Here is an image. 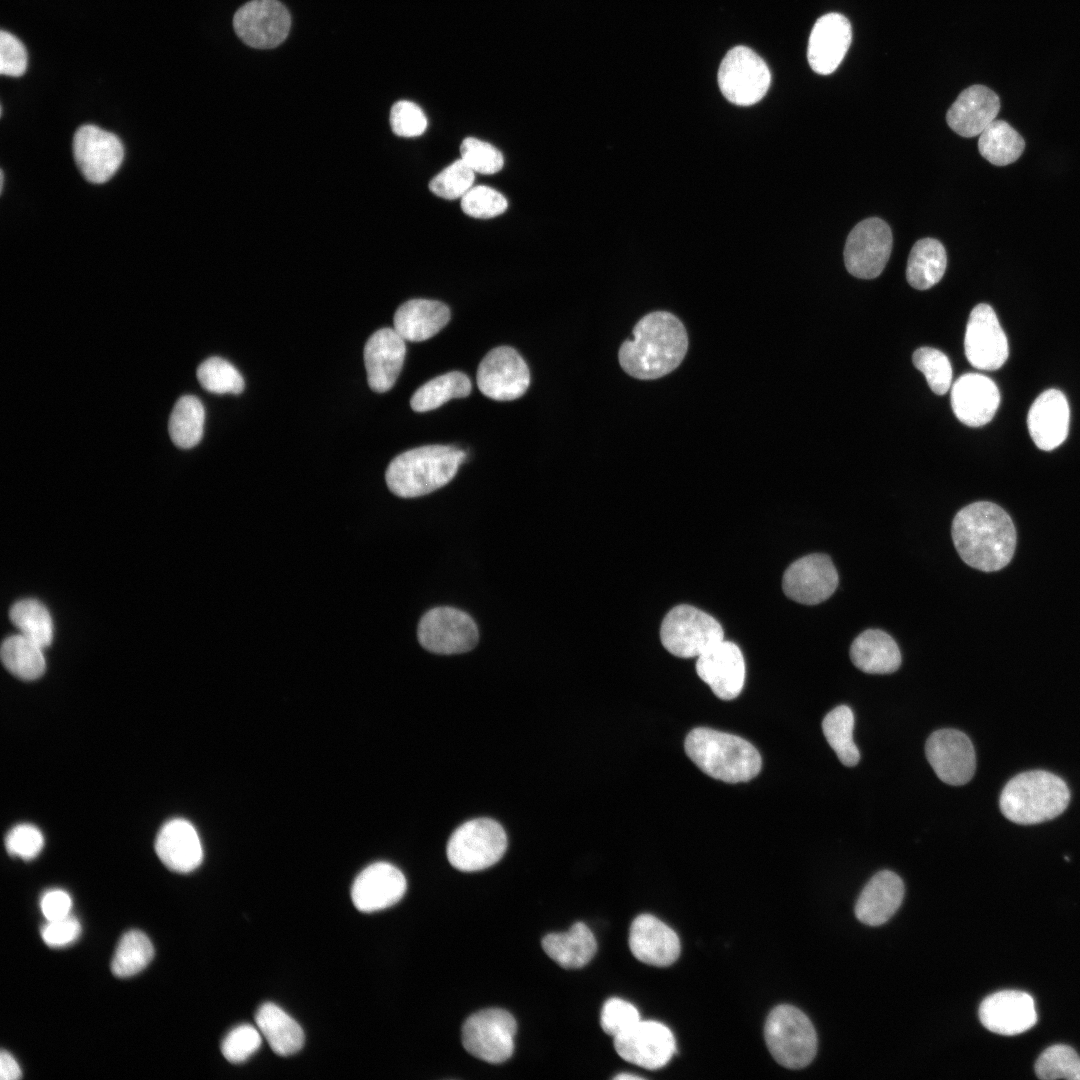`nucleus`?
I'll list each match as a JSON object with an SVG mask.
<instances>
[{"label": "nucleus", "instance_id": "nucleus-13", "mask_svg": "<svg viewBox=\"0 0 1080 1080\" xmlns=\"http://www.w3.org/2000/svg\"><path fill=\"white\" fill-rule=\"evenodd\" d=\"M476 380L485 396L497 401H510L526 392L530 373L526 362L514 348L499 346L482 359Z\"/></svg>", "mask_w": 1080, "mask_h": 1080}, {"label": "nucleus", "instance_id": "nucleus-53", "mask_svg": "<svg viewBox=\"0 0 1080 1080\" xmlns=\"http://www.w3.org/2000/svg\"><path fill=\"white\" fill-rule=\"evenodd\" d=\"M27 67V52L22 42L9 32L0 34V73L19 77Z\"/></svg>", "mask_w": 1080, "mask_h": 1080}, {"label": "nucleus", "instance_id": "nucleus-15", "mask_svg": "<svg viewBox=\"0 0 1080 1080\" xmlns=\"http://www.w3.org/2000/svg\"><path fill=\"white\" fill-rule=\"evenodd\" d=\"M839 584V575L832 559L823 553L803 556L788 566L783 574L782 589L791 600L816 605L830 598Z\"/></svg>", "mask_w": 1080, "mask_h": 1080}, {"label": "nucleus", "instance_id": "nucleus-46", "mask_svg": "<svg viewBox=\"0 0 1080 1080\" xmlns=\"http://www.w3.org/2000/svg\"><path fill=\"white\" fill-rule=\"evenodd\" d=\"M475 172L458 159L444 168L429 183V189L437 196L453 200L462 198L473 186Z\"/></svg>", "mask_w": 1080, "mask_h": 1080}, {"label": "nucleus", "instance_id": "nucleus-2", "mask_svg": "<svg viewBox=\"0 0 1080 1080\" xmlns=\"http://www.w3.org/2000/svg\"><path fill=\"white\" fill-rule=\"evenodd\" d=\"M687 332L673 314L656 311L641 318L633 329V339L622 344L618 358L632 377L652 380L669 374L684 359Z\"/></svg>", "mask_w": 1080, "mask_h": 1080}, {"label": "nucleus", "instance_id": "nucleus-16", "mask_svg": "<svg viewBox=\"0 0 1080 1080\" xmlns=\"http://www.w3.org/2000/svg\"><path fill=\"white\" fill-rule=\"evenodd\" d=\"M964 349L969 363L979 370H996L1006 362L1009 355L1007 337L990 305L980 303L972 309Z\"/></svg>", "mask_w": 1080, "mask_h": 1080}, {"label": "nucleus", "instance_id": "nucleus-19", "mask_svg": "<svg viewBox=\"0 0 1080 1080\" xmlns=\"http://www.w3.org/2000/svg\"><path fill=\"white\" fill-rule=\"evenodd\" d=\"M618 1055L627 1062L654 1070L665 1066L676 1050L671 1030L658 1021H639L614 1037Z\"/></svg>", "mask_w": 1080, "mask_h": 1080}, {"label": "nucleus", "instance_id": "nucleus-51", "mask_svg": "<svg viewBox=\"0 0 1080 1080\" xmlns=\"http://www.w3.org/2000/svg\"><path fill=\"white\" fill-rule=\"evenodd\" d=\"M390 124L396 135L402 137H415L425 132L427 118L417 104L407 100H401L396 102L391 108Z\"/></svg>", "mask_w": 1080, "mask_h": 1080}, {"label": "nucleus", "instance_id": "nucleus-25", "mask_svg": "<svg viewBox=\"0 0 1080 1080\" xmlns=\"http://www.w3.org/2000/svg\"><path fill=\"white\" fill-rule=\"evenodd\" d=\"M405 340L394 328L373 333L364 347V363L369 387L379 393L390 390L404 363Z\"/></svg>", "mask_w": 1080, "mask_h": 1080}, {"label": "nucleus", "instance_id": "nucleus-10", "mask_svg": "<svg viewBox=\"0 0 1080 1080\" xmlns=\"http://www.w3.org/2000/svg\"><path fill=\"white\" fill-rule=\"evenodd\" d=\"M517 1024L506 1010L489 1008L469 1016L462 1027V1044L472 1056L497 1064L514 1051Z\"/></svg>", "mask_w": 1080, "mask_h": 1080}, {"label": "nucleus", "instance_id": "nucleus-55", "mask_svg": "<svg viewBox=\"0 0 1080 1080\" xmlns=\"http://www.w3.org/2000/svg\"><path fill=\"white\" fill-rule=\"evenodd\" d=\"M40 907L47 921L57 920L70 915L72 900L66 891L52 889L43 894Z\"/></svg>", "mask_w": 1080, "mask_h": 1080}, {"label": "nucleus", "instance_id": "nucleus-22", "mask_svg": "<svg viewBox=\"0 0 1080 1080\" xmlns=\"http://www.w3.org/2000/svg\"><path fill=\"white\" fill-rule=\"evenodd\" d=\"M978 1014L986 1029L1007 1036L1023 1033L1037 1021L1032 996L1018 990H1003L989 995L980 1004Z\"/></svg>", "mask_w": 1080, "mask_h": 1080}, {"label": "nucleus", "instance_id": "nucleus-20", "mask_svg": "<svg viewBox=\"0 0 1080 1080\" xmlns=\"http://www.w3.org/2000/svg\"><path fill=\"white\" fill-rule=\"evenodd\" d=\"M696 672L718 698L731 700L744 686V657L736 644L722 640L697 657Z\"/></svg>", "mask_w": 1080, "mask_h": 1080}, {"label": "nucleus", "instance_id": "nucleus-39", "mask_svg": "<svg viewBox=\"0 0 1080 1080\" xmlns=\"http://www.w3.org/2000/svg\"><path fill=\"white\" fill-rule=\"evenodd\" d=\"M205 410L193 395H185L175 403L168 429L173 443L184 449L196 446L202 438Z\"/></svg>", "mask_w": 1080, "mask_h": 1080}, {"label": "nucleus", "instance_id": "nucleus-5", "mask_svg": "<svg viewBox=\"0 0 1080 1080\" xmlns=\"http://www.w3.org/2000/svg\"><path fill=\"white\" fill-rule=\"evenodd\" d=\"M1070 801L1067 784L1044 770L1014 776L1003 788L999 805L1002 814L1021 825L1042 823L1059 816Z\"/></svg>", "mask_w": 1080, "mask_h": 1080}, {"label": "nucleus", "instance_id": "nucleus-30", "mask_svg": "<svg viewBox=\"0 0 1080 1080\" xmlns=\"http://www.w3.org/2000/svg\"><path fill=\"white\" fill-rule=\"evenodd\" d=\"M904 892L903 881L897 874L889 870L876 873L858 897L857 919L868 926L884 924L900 907Z\"/></svg>", "mask_w": 1080, "mask_h": 1080}, {"label": "nucleus", "instance_id": "nucleus-14", "mask_svg": "<svg viewBox=\"0 0 1080 1080\" xmlns=\"http://www.w3.org/2000/svg\"><path fill=\"white\" fill-rule=\"evenodd\" d=\"M238 37L248 46L270 49L288 36L291 17L278 0H251L241 6L233 18Z\"/></svg>", "mask_w": 1080, "mask_h": 1080}, {"label": "nucleus", "instance_id": "nucleus-28", "mask_svg": "<svg viewBox=\"0 0 1080 1080\" xmlns=\"http://www.w3.org/2000/svg\"><path fill=\"white\" fill-rule=\"evenodd\" d=\"M1000 110L998 95L984 85L964 89L946 114L949 127L963 137L979 136L996 119Z\"/></svg>", "mask_w": 1080, "mask_h": 1080}, {"label": "nucleus", "instance_id": "nucleus-43", "mask_svg": "<svg viewBox=\"0 0 1080 1080\" xmlns=\"http://www.w3.org/2000/svg\"><path fill=\"white\" fill-rule=\"evenodd\" d=\"M197 379L201 386L216 394H240L245 382L240 372L227 360L210 357L197 369Z\"/></svg>", "mask_w": 1080, "mask_h": 1080}, {"label": "nucleus", "instance_id": "nucleus-9", "mask_svg": "<svg viewBox=\"0 0 1080 1080\" xmlns=\"http://www.w3.org/2000/svg\"><path fill=\"white\" fill-rule=\"evenodd\" d=\"M723 96L739 106L759 102L771 84V73L765 61L752 49L736 46L724 56L717 74Z\"/></svg>", "mask_w": 1080, "mask_h": 1080}, {"label": "nucleus", "instance_id": "nucleus-56", "mask_svg": "<svg viewBox=\"0 0 1080 1080\" xmlns=\"http://www.w3.org/2000/svg\"><path fill=\"white\" fill-rule=\"evenodd\" d=\"M22 1076L21 1069L14 1057L5 1050L0 1054V1077L2 1080H16Z\"/></svg>", "mask_w": 1080, "mask_h": 1080}, {"label": "nucleus", "instance_id": "nucleus-4", "mask_svg": "<svg viewBox=\"0 0 1080 1080\" xmlns=\"http://www.w3.org/2000/svg\"><path fill=\"white\" fill-rule=\"evenodd\" d=\"M466 453L456 447L428 445L396 456L386 470L388 488L402 498L429 494L449 483Z\"/></svg>", "mask_w": 1080, "mask_h": 1080}, {"label": "nucleus", "instance_id": "nucleus-33", "mask_svg": "<svg viewBox=\"0 0 1080 1080\" xmlns=\"http://www.w3.org/2000/svg\"><path fill=\"white\" fill-rule=\"evenodd\" d=\"M542 948L561 967L578 969L592 960L597 942L587 925L577 922L566 932L547 934L542 939Z\"/></svg>", "mask_w": 1080, "mask_h": 1080}, {"label": "nucleus", "instance_id": "nucleus-8", "mask_svg": "<svg viewBox=\"0 0 1080 1080\" xmlns=\"http://www.w3.org/2000/svg\"><path fill=\"white\" fill-rule=\"evenodd\" d=\"M664 648L681 658L699 657L724 640L720 623L704 611L686 604L672 608L660 628Z\"/></svg>", "mask_w": 1080, "mask_h": 1080}, {"label": "nucleus", "instance_id": "nucleus-58", "mask_svg": "<svg viewBox=\"0 0 1080 1080\" xmlns=\"http://www.w3.org/2000/svg\"><path fill=\"white\" fill-rule=\"evenodd\" d=\"M3 185H4V173H3V170H1V191L3 190Z\"/></svg>", "mask_w": 1080, "mask_h": 1080}, {"label": "nucleus", "instance_id": "nucleus-44", "mask_svg": "<svg viewBox=\"0 0 1080 1080\" xmlns=\"http://www.w3.org/2000/svg\"><path fill=\"white\" fill-rule=\"evenodd\" d=\"M1035 1073L1040 1079L1080 1080V1057L1070 1046H1050L1038 1057Z\"/></svg>", "mask_w": 1080, "mask_h": 1080}, {"label": "nucleus", "instance_id": "nucleus-7", "mask_svg": "<svg viewBox=\"0 0 1080 1080\" xmlns=\"http://www.w3.org/2000/svg\"><path fill=\"white\" fill-rule=\"evenodd\" d=\"M507 848L503 827L493 819L477 818L463 823L450 836L447 858L463 872L486 869L497 863Z\"/></svg>", "mask_w": 1080, "mask_h": 1080}, {"label": "nucleus", "instance_id": "nucleus-31", "mask_svg": "<svg viewBox=\"0 0 1080 1080\" xmlns=\"http://www.w3.org/2000/svg\"><path fill=\"white\" fill-rule=\"evenodd\" d=\"M450 320V310L442 302L412 299L394 314V329L404 339L421 342L436 335Z\"/></svg>", "mask_w": 1080, "mask_h": 1080}, {"label": "nucleus", "instance_id": "nucleus-29", "mask_svg": "<svg viewBox=\"0 0 1080 1080\" xmlns=\"http://www.w3.org/2000/svg\"><path fill=\"white\" fill-rule=\"evenodd\" d=\"M155 850L167 868L179 873L193 871L203 859L202 844L196 829L180 818L163 825L155 841Z\"/></svg>", "mask_w": 1080, "mask_h": 1080}, {"label": "nucleus", "instance_id": "nucleus-40", "mask_svg": "<svg viewBox=\"0 0 1080 1080\" xmlns=\"http://www.w3.org/2000/svg\"><path fill=\"white\" fill-rule=\"evenodd\" d=\"M853 728L854 715L846 705L837 706L822 721L827 742L840 762L848 767L855 766L860 760L859 750L853 741Z\"/></svg>", "mask_w": 1080, "mask_h": 1080}, {"label": "nucleus", "instance_id": "nucleus-57", "mask_svg": "<svg viewBox=\"0 0 1080 1080\" xmlns=\"http://www.w3.org/2000/svg\"><path fill=\"white\" fill-rule=\"evenodd\" d=\"M615 1079H621V1080H625V1079H641V1077L637 1076V1075H633V1074H619V1075L615 1076Z\"/></svg>", "mask_w": 1080, "mask_h": 1080}, {"label": "nucleus", "instance_id": "nucleus-42", "mask_svg": "<svg viewBox=\"0 0 1080 1080\" xmlns=\"http://www.w3.org/2000/svg\"><path fill=\"white\" fill-rule=\"evenodd\" d=\"M10 619L20 634L39 644L49 646L53 639V623L47 608L39 601L25 599L10 610Z\"/></svg>", "mask_w": 1080, "mask_h": 1080}, {"label": "nucleus", "instance_id": "nucleus-52", "mask_svg": "<svg viewBox=\"0 0 1080 1080\" xmlns=\"http://www.w3.org/2000/svg\"><path fill=\"white\" fill-rule=\"evenodd\" d=\"M44 838L41 831L30 824L13 827L5 838V847L9 854L24 860L35 858L42 850Z\"/></svg>", "mask_w": 1080, "mask_h": 1080}, {"label": "nucleus", "instance_id": "nucleus-54", "mask_svg": "<svg viewBox=\"0 0 1080 1080\" xmlns=\"http://www.w3.org/2000/svg\"><path fill=\"white\" fill-rule=\"evenodd\" d=\"M81 933L79 921L71 914L57 920L47 921L41 929L44 943L53 948L73 943Z\"/></svg>", "mask_w": 1080, "mask_h": 1080}, {"label": "nucleus", "instance_id": "nucleus-36", "mask_svg": "<svg viewBox=\"0 0 1080 1080\" xmlns=\"http://www.w3.org/2000/svg\"><path fill=\"white\" fill-rule=\"evenodd\" d=\"M1025 142L1022 136L1006 121H992L979 135L980 154L996 166L1009 165L1022 155Z\"/></svg>", "mask_w": 1080, "mask_h": 1080}, {"label": "nucleus", "instance_id": "nucleus-3", "mask_svg": "<svg viewBox=\"0 0 1080 1080\" xmlns=\"http://www.w3.org/2000/svg\"><path fill=\"white\" fill-rule=\"evenodd\" d=\"M687 756L708 776L728 783L746 782L761 770V756L747 740L698 727L684 743Z\"/></svg>", "mask_w": 1080, "mask_h": 1080}, {"label": "nucleus", "instance_id": "nucleus-48", "mask_svg": "<svg viewBox=\"0 0 1080 1080\" xmlns=\"http://www.w3.org/2000/svg\"><path fill=\"white\" fill-rule=\"evenodd\" d=\"M461 159L475 172L494 174L504 164L502 153L491 144L474 137H467L460 146Z\"/></svg>", "mask_w": 1080, "mask_h": 1080}, {"label": "nucleus", "instance_id": "nucleus-35", "mask_svg": "<svg viewBox=\"0 0 1080 1080\" xmlns=\"http://www.w3.org/2000/svg\"><path fill=\"white\" fill-rule=\"evenodd\" d=\"M946 265V251L941 242L933 238L920 239L913 245L908 257L907 281L915 289H929L941 280Z\"/></svg>", "mask_w": 1080, "mask_h": 1080}, {"label": "nucleus", "instance_id": "nucleus-21", "mask_svg": "<svg viewBox=\"0 0 1080 1080\" xmlns=\"http://www.w3.org/2000/svg\"><path fill=\"white\" fill-rule=\"evenodd\" d=\"M952 410L969 427L990 422L1000 404V392L989 377L979 373L960 376L950 388Z\"/></svg>", "mask_w": 1080, "mask_h": 1080}, {"label": "nucleus", "instance_id": "nucleus-12", "mask_svg": "<svg viewBox=\"0 0 1080 1080\" xmlns=\"http://www.w3.org/2000/svg\"><path fill=\"white\" fill-rule=\"evenodd\" d=\"M417 635L426 650L436 654H459L472 650L479 639L474 620L453 607H436L421 618Z\"/></svg>", "mask_w": 1080, "mask_h": 1080}, {"label": "nucleus", "instance_id": "nucleus-23", "mask_svg": "<svg viewBox=\"0 0 1080 1080\" xmlns=\"http://www.w3.org/2000/svg\"><path fill=\"white\" fill-rule=\"evenodd\" d=\"M406 887V878L397 867L376 862L356 877L351 898L359 911L373 912L396 904L405 894Z\"/></svg>", "mask_w": 1080, "mask_h": 1080}, {"label": "nucleus", "instance_id": "nucleus-38", "mask_svg": "<svg viewBox=\"0 0 1080 1080\" xmlns=\"http://www.w3.org/2000/svg\"><path fill=\"white\" fill-rule=\"evenodd\" d=\"M1 659L12 674L23 680L37 679L46 669L43 648L22 634L4 640Z\"/></svg>", "mask_w": 1080, "mask_h": 1080}, {"label": "nucleus", "instance_id": "nucleus-49", "mask_svg": "<svg viewBox=\"0 0 1080 1080\" xmlns=\"http://www.w3.org/2000/svg\"><path fill=\"white\" fill-rule=\"evenodd\" d=\"M261 1036L259 1029L252 1025L237 1026L224 1038L221 1045L222 1054L229 1062H244L259 1049L262 1042Z\"/></svg>", "mask_w": 1080, "mask_h": 1080}, {"label": "nucleus", "instance_id": "nucleus-27", "mask_svg": "<svg viewBox=\"0 0 1080 1080\" xmlns=\"http://www.w3.org/2000/svg\"><path fill=\"white\" fill-rule=\"evenodd\" d=\"M1070 409L1065 395L1057 389L1041 393L1031 405L1027 426L1035 445L1050 451L1060 446L1069 430Z\"/></svg>", "mask_w": 1080, "mask_h": 1080}, {"label": "nucleus", "instance_id": "nucleus-34", "mask_svg": "<svg viewBox=\"0 0 1080 1080\" xmlns=\"http://www.w3.org/2000/svg\"><path fill=\"white\" fill-rule=\"evenodd\" d=\"M257 1028L278 1055L288 1056L299 1051L304 1044L301 1026L282 1008L267 1002L256 1012Z\"/></svg>", "mask_w": 1080, "mask_h": 1080}, {"label": "nucleus", "instance_id": "nucleus-37", "mask_svg": "<svg viewBox=\"0 0 1080 1080\" xmlns=\"http://www.w3.org/2000/svg\"><path fill=\"white\" fill-rule=\"evenodd\" d=\"M471 388L467 375L452 371L437 376L418 388L411 397L410 406L416 412L434 410L450 399L468 396Z\"/></svg>", "mask_w": 1080, "mask_h": 1080}, {"label": "nucleus", "instance_id": "nucleus-18", "mask_svg": "<svg viewBox=\"0 0 1080 1080\" xmlns=\"http://www.w3.org/2000/svg\"><path fill=\"white\" fill-rule=\"evenodd\" d=\"M73 151L81 173L96 184L108 181L124 157V147L119 138L94 125H83L76 131Z\"/></svg>", "mask_w": 1080, "mask_h": 1080}, {"label": "nucleus", "instance_id": "nucleus-6", "mask_svg": "<svg viewBox=\"0 0 1080 1080\" xmlns=\"http://www.w3.org/2000/svg\"><path fill=\"white\" fill-rule=\"evenodd\" d=\"M764 1037L775 1061L785 1068H804L817 1052L812 1022L792 1005L782 1004L772 1009L765 1022Z\"/></svg>", "mask_w": 1080, "mask_h": 1080}, {"label": "nucleus", "instance_id": "nucleus-17", "mask_svg": "<svg viewBox=\"0 0 1080 1080\" xmlns=\"http://www.w3.org/2000/svg\"><path fill=\"white\" fill-rule=\"evenodd\" d=\"M925 753L938 778L946 784H966L975 773L973 744L959 730L940 729L933 732L926 741Z\"/></svg>", "mask_w": 1080, "mask_h": 1080}, {"label": "nucleus", "instance_id": "nucleus-32", "mask_svg": "<svg viewBox=\"0 0 1080 1080\" xmlns=\"http://www.w3.org/2000/svg\"><path fill=\"white\" fill-rule=\"evenodd\" d=\"M850 659L854 666L868 674H890L901 665V652L896 641L880 629H867L852 642Z\"/></svg>", "mask_w": 1080, "mask_h": 1080}, {"label": "nucleus", "instance_id": "nucleus-1", "mask_svg": "<svg viewBox=\"0 0 1080 1080\" xmlns=\"http://www.w3.org/2000/svg\"><path fill=\"white\" fill-rule=\"evenodd\" d=\"M951 534L955 549L970 567L993 572L1011 561L1016 530L1008 513L989 501L971 503L959 510Z\"/></svg>", "mask_w": 1080, "mask_h": 1080}, {"label": "nucleus", "instance_id": "nucleus-11", "mask_svg": "<svg viewBox=\"0 0 1080 1080\" xmlns=\"http://www.w3.org/2000/svg\"><path fill=\"white\" fill-rule=\"evenodd\" d=\"M893 244L889 225L877 217L862 220L850 231L844 248L847 271L861 279L881 274L889 260Z\"/></svg>", "mask_w": 1080, "mask_h": 1080}, {"label": "nucleus", "instance_id": "nucleus-24", "mask_svg": "<svg viewBox=\"0 0 1080 1080\" xmlns=\"http://www.w3.org/2000/svg\"><path fill=\"white\" fill-rule=\"evenodd\" d=\"M852 40L849 20L839 13L821 16L814 24L808 41L807 59L811 69L821 75L833 73L842 62Z\"/></svg>", "mask_w": 1080, "mask_h": 1080}, {"label": "nucleus", "instance_id": "nucleus-45", "mask_svg": "<svg viewBox=\"0 0 1080 1080\" xmlns=\"http://www.w3.org/2000/svg\"><path fill=\"white\" fill-rule=\"evenodd\" d=\"M912 359L914 366L923 373L935 394L943 395L950 390L953 371L943 352L932 347H920L915 350Z\"/></svg>", "mask_w": 1080, "mask_h": 1080}, {"label": "nucleus", "instance_id": "nucleus-41", "mask_svg": "<svg viewBox=\"0 0 1080 1080\" xmlns=\"http://www.w3.org/2000/svg\"><path fill=\"white\" fill-rule=\"evenodd\" d=\"M154 948L149 938L139 930L126 932L115 950L111 971L120 978L142 971L153 959Z\"/></svg>", "mask_w": 1080, "mask_h": 1080}, {"label": "nucleus", "instance_id": "nucleus-50", "mask_svg": "<svg viewBox=\"0 0 1080 1080\" xmlns=\"http://www.w3.org/2000/svg\"><path fill=\"white\" fill-rule=\"evenodd\" d=\"M640 1021L636 1007L620 998L608 999L601 1011L600 1024L605 1033L616 1037Z\"/></svg>", "mask_w": 1080, "mask_h": 1080}, {"label": "nucleus", "instance_id": "nucleus-26", "mask_svg": "<svg viewBox=\"0 0 1080 1080\" xmlns=\"http://www.w3.org/2000/svg\"><path fill=\"white\" fill-rule=\"evenodd\" d=\"M629 947L636 959L657 967L673 964L681 950L676 932L651 914H641L633 920Z\"/></svg>", "mask_w": 1080, "mask_h": 1080}, {"label": "nucleus", "instance_id": "nucleus-47", "mask_svg": "<svg viewBox=\"0 0 1080 1080\" xmlns=\"http://www.w3.org/2000/svg\"><path fill=\"white\" fill-rule=\"evenodd\" d=\"M508 207L506 198L495 189L474 186L461 198L463 212L471 217L486 219L502 214Z\"/></svg>", "mask_w": 1080, "mask_h": 1080}]
</instances>
